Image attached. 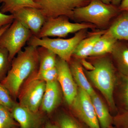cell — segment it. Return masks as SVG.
I'll use <instances>...</instances> for the list:
<instances>
[{
  "label": "cell",
  "mask_w": 128,
  "mask_h": 128,
  "mask_svg": "<svg viewBox=\"0 0 128 128\" xmlns=\"http://www.w3.org/2000/svg\"><path fill=\"white\" fill-rule=\"evenodd\" d=\"M39 65L38 47L31 45L20 51L12 60L7 75L0 82L8 90L14 100L18 97L25 80L37 73Z\"/></svg>",
  "instance_id": "6da1fadb"
},
{
  "label": "cell",
  "mask_w": 128,
  "mask_h": 128,
  "mask_svg": "<svg viewBox=\"0 0 128 128\" xmlns=\"http://www.w3.org/2000/svg\"><path fill=\"white\" fill-rule=\"evenodd\" d=\"M95 69L85 72L93 84L103 94L112 110L115 111L116 105L114 97L116 78L114 66L106 58L98 60L94 64Z\"/></svg>",
  "instance_id": "7a4b0ae2"
},
{
  "label": "cell",
  "mask_w": 128,
  "mask_h": 128,
  "mask_svg": "<svg viewBox=\"0 0 128 128\" xmlns=\"http://www.w3.org/2000/svg\"><path fill=\"white\" fill-rule=\"evenodd\" d=\"M119 11L118 6L112 4H105L100 0H91L86 6L74 10L73 19L104 26Z\"/></svg>",
  "instance_id": "3957f363"
},
{
  "label": "cell",
  "mask_w": 128,
  "mask_h": 128,
  "mask_svg": "<svg viewBox=\"0 0 128 128\" xmlns=\"http://www.w3.org/2000/svg\"><path fill=\"white\" fill-rule=\"evenodd\" d=\"M86 30H80L72 38L68 39L51 38L49 37L39 38L33 35L28 41V45L47 48L60 58L69 63L78 44L86 38Z\"/></svg>",
  "instance_id": "277c9868"
},
{
  "label": "cell",
  "mask_w": 128,
  "mask_h": 128,
  "mask_svg": "<svg viewBox=\"0 0 128 128\" xmlns=\"http://www.w3.org/2000/svg\"><path fill=\"white\" fill-rule=\"evenodd\" d=\"M33 35L30 30L19 21L14 19L10 26L0 36V47L7 50L9 59L12 62Z\"/></svg>",
  "instance_id": "5b68a950"
},
{
  "label": "cell",
  "mask_w": 128,
  "mask_h": 128,
  "mask_svg": "<svg viewBox=\"0 0 128 128\" xmlns=\"http://www.w3.org/2000/svg\"><path fill=\"white\" fill-rule=\"evenodd\" d=\"M65 16H60L46 20L39 33V38L49 37L65 38L69 34L80 30L94 28V25L88 23H72Z\"/></svg>",
  "instance_id": "8992f818"
},
{
  "label": "cell",
  "mask_w": 128,
  "mask_h": 128,
  "mask_svg": "<svg viewBox=\"0 0 128 128\" xmlns=\"http://www.w3.org/2000/svg\"><path fill=\"white\" fill-rule=\"evenodd\" d=\"M91 0H34L46 20L60 16L73 19L76 8L86 6Z\"/></svg>",
  "instance_id": "52a82bcc"
},
{
  "label": "cell",
  "mask_w": 128,
  "mask_h": 128,
  "mask_svg": "<svg viewBox=\"0 0 128 128\" xmlns=\"http://www.w3.org/2000/svg\"><path fill=\"white\" fill-rule=\"evenodd\" d=\"M29 80L18 94V104L32 112H38L42 104L46 82L34 78L32 75Z\"/></svg>",
  "instance_id": "ba28073f"
},
{
  "label": "cell",
  "mask_w": 128,
  "mask_h": 128,
  "mask_svg": "<svg viewBox=\"0 0 128 128\" xmlns=\"http://www.w3.org/2000/svg\"><path fill=\"white\" fill-rule=\"evenodd\" d=\"M77 116L89 128H101L90 96L79 87L71 105Z\"/></svg>",
  "instance_id": "9c48e42d"
},
{
  "label": "cell",
  "mask_w": 128,
  "mask_h": 128,
  "mask_svg": "<svg viewBox=\"0 0 128 128\" xmlns=\"http://www.w3.org/2000/svg\"><path fill=\"white\" fill-rule=\"evenodd\" d=\"M56 66L58 72L57 81L62 88L66 102L71 105L77 95L78 88L72 74L68 63L58 57Z\"/></svg>",
  "instance_id": "30bf717a"
},
{
  "label": "cell",
  "mask_w": 128,
  "mask_h": 128,
  "mask_svg": "<svg viewBox=\"0 0 128 128\" xmlns=\"http://www.w3.org/2000/svg\"><path fill=\"white\" fill-rule=\"evenodd\" d=\"M12 15L15 19L19 21L36 36L46 20L39 9L35 8H24Z\"/></svg>",
  "instance_id": "8fae6325"
},
{
  "label": "cell",
  "mask_w": 128,
  "mask_h": 128,
  "mask_svg": "<svg viewBox=\"0 0 128 128\" xmlns=\"http://www.w3.org/2000/svg\"><path fill=\"white\" fill-rule=\"evenodd\" d=\"M10 112L21 128H36L40 126L41 117L38 112H32L16 102Z\"/></svg>",
  "instance_id": "7c38bea8"
},
{
  "label": "cell",
  "mask_w": 128,
  "mask_h": 128,
  "mask_svg": "<svg viewBox=\"0 0 128 128\" xmlns=\"http://www.w3.org/2000/svg\"><path fill=\"white\" fill-rule=\"evenodd\" d=\"M60 98L61 94L58 81L46 82L41 105L42 110L46 112H51L59 104Z\"/></svg>",
  "instance_id": "4fadbf2b"
},
{
  "label": "cell",
  "mask_w": 128,
  "mask_h": 128,
  "mask_svg": "<svg viewBox=\"0 0 128 128\" xmlns=\"http://www.w3.org/2000/svg\"><path fill=\"white\" fill-rule=\"evenodd\" d=\"M90 96L101 128H110L113 118L106 106L96 92Z\"/></svg>",
  "instance_id": "5bb4252c"
},
{
  "label": "cell",
  "mask_w": 128,
  "mask_h": 128,
  "mask_svg": "<svg viewBox=\"0 0 128 128\" xmlns=\"http://www.w3.org/2000/svg\"><path fill=\"white\" fill-rule=\"evenodd\" d=\"M69 63L72 74L76 84L90 96L95 93L96 92L86 77L80 63L77 60H71Z\"/></svg>",
  "instance_id": "9a60e30c"
},
{
  "label": "cell",
  "mask_w": 128,
  "mask_h": 128,
  "mask_svg": "<svg viewBox=\"0 0 128 128\" xmlns=\"http://www.w3.org/2000/svg\"><path fill=\"white\" fill-rule=\"evenodd\" d=\"M105 32H98L88 38L82 39L76 48L73 56L82 59L91 56L96 42Z\"/></svg>",
  "instance_id": "2e32d148"
},
{
  "label": "cell",
  "mask_w": 128,
  "mask_h": 128,
  "mask_svg": "<svg viewBox=\"0 0 128 128\" xmlns=\"http://www.w3.org/2000/svg\"><path fill=\"white\" fill-rule=\"evenodd\" d=\"M117 42L118 40L106 31L96 42L91 56H100L112 53Z\"/></svg>",
  "instance_id": "e0dca14e"
},
{
  "label": "cell",
  "mask_w": 128,
  "mask_h": 128,
  "mask_svg": "<svg viewBox=\"0 0 128 128\" xmlns=\"http://www.w3.org/2000/svg\"><path fill=\"white\" fill-rule=\"evenodd\" d=\"M117 40L128 41V12H124L107 30Z\"/></svg>",
  "instance_id": "ac0fdd59"
},
{
  "label": "cell",
  "mask_w": 128,
  "mask_h": 128,
  "mask_svg": "<svg viewBox=\"0 0 128 128\" xmlns=\"http://www.w3.org/2000/svg\"><path fill=\"white\" fill-rule=\"evenodd\" d=\"M2 3L0 11L3 14H14L18 10L26 7H33L39 9V6L34 0H0Z\"/></svg>",
  "instance_id": "d6986e66"
},
{
  "label": "cell",
  "mask_w": 128,
  "mask_h": 128,
  "mask_svg": "<svg viewBox=\"0 0 128 128\" xmlns=\"http://www.w3.org/2000/svg\"><path fill=\"white\" fill-rule=\"evenodd\" d=\"M112 54L121 74H128V46L118 42Z\"/></svg>",
  "instance_id": "ffe728a7"
},
{
  "label": "cell",
  "mask_w": 128,
  "mask_h": 128,
  "mask_svg": "<svg viewBox=\"0 0 128 128\" xmlns=\"http://www.w3.org/2000/svg\"><path fill=\"white\" fill-rule=\"evenodd\" d=\"M39 56V65L37 73H41L56 66L57 55L52 51L44 47H38Z\"/></svg>",
  "instance_id": "44dd1931"
},
{
  "label": "cell",
  "mask_w": 128,
  "mask_h": 128,
  "mask_svg": "<svg viewBox=\"0 0 128 128\" xmlns=\"http://www.w3.org/2000/svg\"><path fill=\"white\" fill-rule=\"evenodd\" d=\"M12 62L7 50L0 47V82L4 80L10 69Z\"/></svg>",
  "instance_id": "7402d4cb"
},
{
  "label": "cell",
  "mask_w": 128,
  "mask_h": 128,
  "mask_svg": "<svg viewBox=\"0 0 128 128\" xmlns=\"http://www.w3.org/2000/svg\"><path fill=\"white\" fill-rule=\"evenodd\" d=\"M16 123L10 111L0 105V125L1 128H13Z\"/></svg>",
  "instance_id": "603a6c76"
},
{
  "label": "cell",
  "mask_w": 128,
  "mask_h": 128,
  "mask_svg": "<svg viewBox=\"0 0 128 128\" xmlns=\"http://www.w3.org/2000/svg\"><path fill=\"white\" fill-rule=\"evenodd\" d=\"M32 76L34 78L43 80L46 82L55 81L57 80L58 70L56 66L54 68L41 73L37 72L32 75Z\"/></svg>",
  "instance_id": "cb8c5ba5"
},
{
  "label": "cell",
  "mask_w": 128,
  "mask_h": 128,
  "mask_svg": "<svg viewBox=\"0 0 128 128\" xmlns=\"http://www.w3.org/2000/svg\"><path fill=\"white\" fill-rule=\"evenodd\" d=\"M0 103L10 111L16 102L8 90L0 82Z\"/></svg>",
  "instance_id": "d4e9b609"
},
{
  "label": "cell",
  "mask_w": 128,
  "mask_h": 128,
  "mask_svg": "<svg viewBox=\"0 0 128 128\" xmlns=\"http://www.w3.org/2000/svg\"><path fill=\"white\" fill-rule=\"evenodd\" d=\"M122 75L120 99L122 106L125 111L128 110V74Z\"/></svg>",
  "instance_id": "484cf974"
},
{
  "label": "cell",
  "mask_w": 128,
  "mask_h": 128,
  "mask_svg": "<svg viewBox=\"0 0 128 128\" xmlns=\"http://www.w3.org/2000/svg\"><path fill=\"white\" fill-rule=\"evenodd\" d=\"M58 123L59 128H83L74 118L66 114L60 117Z\"/></svg>",
  "instance_id": "4316f807"
},
{
  "label": "cell",
  "mask_w": 128,
  "mask_h": 128,
  "mask_svg": "<svg viewBox=\"0 0 128 128\" xmlns=\"http://www.w3.org/2000/svg\"><path fill=\"white\" fill-rule=\"evenodd\" d=\"M114 122L119 128H128V110L116 117Z\"/></svg>",
  "instance_id": "83f0119b"
},
{
  "label": "cell",
  "mask_w": 128,
  "mask_h": 128,
  "mask_svg": "<svg viewBox=\"0 0 128 128\" xmlns=\"http://www.w3.org/2000/svg\"><path fill=\"white\" fill-rule=\"evenodd\" d=\"M14 19V16L12 14L7 15L3 14L0 11V29L5 25L11 24Z\"/></svg>",
  "instance_id": "f1b7e54d"
},
{
  "label": "cell",
  "mask_w": 128,
  "mask_h": 128,
  "mask_svg": "<svg viewBox=\"0 0 128 128\" xmlns=\"http://www.w3.org/2000/svg\"><path fill=\"white\" fill-rule=\"evenodd\" d=\"M80 63L81 64L82 66H83V67L88 71H92L95 69V66L94 65L92 64L90 62H88L86 60L84 59V58L82 59Z\"/></svg>",
  "instance_id": "f546056e"
},
{
  "label": "cell",
  "mask_w": 128,
  "mask_h": 128,
  "mask_svg": "<svg viewBox=\"0 0 128 128\" xmlns=\"http://www.w3.org/2000/svg\"><path fill=\"white\" fill-rule=\"evenodd\" d=\"M118 8L120 11L128 12V0H123Z\"/></svg>",
  "instance_id": "4dcf8cb0"
},
{
  "label": "cell",
  "mask_w": 128,
  "mask_h": 128,
  "mask_svg": "<svg viewBox=\"0 0 128 128\" xmlns=\"http://www.w3.org/2000/svg\"><path fill=\"white\" fill-rule=\"evenodd\" d=\"M123 0H112L111 4L115 6H119Z\"/></svg>",
  "instance_id": "1f68e13d"
},
{
  "label": "cell",
  "mask_w": 128,
  "mask_h": 128,
  "mask_svg": "<svg viewBox=\"0 0 128 128\" xmlns=\"http://www.w3.org/2000/svg\"><path fill=\"white\" fill-rule=\"evenodd\" d=\"M11 24H9V25H5L4 26L2 27L0 29V36H1L2 34L5 31L7 30L8 28L10 26Z\"/></svg>",
  "instance_id": "d6a6232c"
},
{
  "label": "cell",
  "mask_w": 128,
  "mask_h": 128,
  "mask_svg": "<svg viewBox=\"0 0 128 128\" xmlns=\"http://www.w3.org/2000/svg\"><path fill=\"white\" fill-rule=\"evenodd\" d=\"M45 128H59L58 126L52 124L48 123L45 125Z\"/></svg>",
  "instance_id": "836d02e7"
},
{
  "label": "cell",
  "mask_w": 128,
  "mask_h": 128,
  "mask_svg": "<svg viewBox=\"0 0 128 128\" xmlns=\"http://www.w3.org/2000/svg\"><path fill=\"white\" fill-rule=\"evenodd\" d=\"M100 0L104 3L108 4H111L112 1V0Z\"/></svg>",
  "instance_id": "e575fe53"
},
{
  "label": "cell",
  "mask_w": 128,
  "mask_h": 128,
  "mask_svg": "<svg viewBox=\"0 0 128 128\" xmlns=\"http://www.w3.org/2000/svg\"><path fill=\"white\" fill-rule=\"evenodd\" d=\"M40 128L39 126V127H38V128Z\"/></svg>",
  "instance_id": "d590c367"
},
{
  "label": "cell",
  "mask_w": 128,
  "mask_h": 128,
  "mask_svg": "<svg viewBox=\"0 0 128 128\" xmlns=\"http://www.w3.org/2000/svg\"><path fill=\"white\" fill-rule=\"evenodd\" d=\"M0 105H1V104H0Z\"/></svg>",
  "instance_id": "8d00e7d4"
},
{
  "label": "cell",
  "mask_w": 128,
  "mask_h": 128,
  "mask_svg": "<svg viewBox=\"0 0 128 128\" xmlns=\"http://www.w3.org/2000/svg\"><path fill=\"white\" fill-rule=\"evenodd\" d=\"M110 128H111V127H110Z\"/></svg>",
  "instance_id": "74e56055"
},
{
  "label": "cell",
  "mask_w": 128,
  "mask_h": 128,
  "mask_svg": "<svg viewBox=\"0 0 128 128\" xmlns=\"http://www.w3.org/2000/svg\"></svg>",
  "instance_id": "f35d334b"
}]
</instances>
